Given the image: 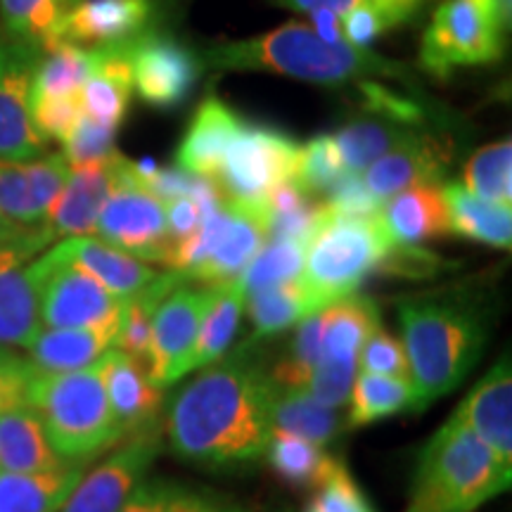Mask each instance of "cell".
<instances>
[{
  "mask_svg": "<svg viewBox=\"0 0 512 512\" xmlns=\"http://www.w3.org/2000/svg\"><path fill=\"white\" fill-rule=\"evenodd\" d=\"M93 230L98 240L150 264H162L166 247L171 245L164 202L140 185L124 157L119 162V181Z\"/></svg>",
  "mask_w": 512,
  "mask_h": 512,
  "instance_id": "30bf717a",
  "label": "cell"
},
{
  "mask_svg": "<svg viewBox=\"0 0 512 512\" xmlns=\"http://www.w3.org/2000/svg\"><path fill=\"white\" fill-rule=\"evenodd\" d=\"M62 460L50 446L41 418L31 406H17L0 413V470L5 472H46Z\"/></svg>",
  "mask_w": 512,
  "mask_h": 512,
  "instance_id": "83f0119b",
  "label": "cell"
},
{
  "mask_svg": "<svg viewBox=\"0 0 512 512\" xmlns=\"http://www.w3.org/2000/svg\"><path fill=\"white\" fill-rule=\"evenodd\" d=\"M29 406L41 418L50 446L62 460L91 463L124 441L114 422L100 361L72 373H36L29 384Z\"/></svg>",
  "mask_w": 512,
  "mask_h": 512,
  "instance_id": "5b68a950",
  "label": "cell"
},
{
  "mask_svg": "<svg viewBox=\"0 0 512 512\" xmlns=\"http://www.w3.org/2000/svg\"><path fill=\"white\" fill-rule=\"evenodd\" d=\"M275 384L245 354L219 358L171 401L166 437L178 458L195 465H240L264 456L273 430Z\"/></svg>",
  "mask_w": 512,
  "mask_h": 512,
  "instance_id": "6da1fadb",
  "label": "cell"
},
{
  "mask_svg": "<svg viewBox=\"0 0 512 512\" xmlns=\"http://www.w3.org/2000/svg\"><path fill=\"white\" fill-rule=\"evenodd\" d=\"M460 185L479 200L510 207L512 200V143L498 140L477 150L465 162Z\"/></svg>",
  "mask_w": 512,
  "mask_h": 512,
  "instance_id": "8d00e7d4",
  "label": "cell"
},
{
  "mask_svg": "<svg viewBox=\"0 0 512 512\" xmlns=\"http://www.w3.org/2000/svg\"><path fill=\"white\" fill-rule=\"evenodd\" d=\"M38 60V46L29 38H0V157L10 162L46 155V138L31 121V83Z\"/></svg>",
  "mask_w": 512,
  "mask_h": 512,
  "instance_id": "8fae6325",
  "label": "cell"
},
{
  "mask_svg": "<svg viewBox=\"0 0 512 512\" xmlns=\"http://www.w3.org/2000/svg\"><path fill=\"white\" fill-rule=\"evenodd\" d=\"M446 261L425 247L411 245H394L387 249L382 261L377 264V271L401 275V278H432L439 271H444Z\"/></svg>",
  "mask_w": 512,
  "mask_h": 512,
  "instance_id": "681fc988",
  "label": "cell"
},
{
  "mask_svg": "<svg viewBox=\"0 0 512 512\" xmlns=\"http://www.w3.org/2000/svg\"><path fill=\"white\" fill-rule=\"evenodd\" d=\"M320 316H323V356L320 361L358 366L363 342L382 325L377 304L373 299L351 294V297L339 299L320 311Z\"/></svg>",
  "mask_w": 512,
  "mask_h": 512,
  "instance_id": "f1b7e54d",
  "label": "cell"
},
{
  "mask_svg": "<svg viewBox=\"0 0 512 512\" xmlns=\"http://www.w3.org/2000/svg\"><path fill=\"white\" fill-rule=\"evenodd\" d=\"M41 3H46V0H0V15H3L5 27H8L12 36H22L29 15ZM64 3L79 5L81 0H64Z\"/></svg>",
  "mask_w": 512,
  "mask_h": 512,
  "instance_id": "11a10c76",
  "label": "cell"
},
{
  "mask_svg": "<svg viewBox=\"0 0 512 512\" xmlns=\"http://www.w3.org/2000/svg\"><path fill=\"white\" fill-rule=\"evenodd\" d=\"M344 174H349V171L344 169L342 159H339L332 136H318L304 147H299L292 181L309 197H325Z\"/></svg>",
  "mask_w": 512,
  "mask_h": 512,
  "instance_id": "60d3db41",
  "label": "cell"
},
{
  "mask_svg": "<svg viewBox=\"0 0 512 512\" xmlns=\"http://www.w3.org/2000/svg\"><path fill=\"white\" fill-rule=\"evenodd\" d=\"M100 370L114 422L124 439L155 425L162 406V392L147 377L145 363L112 347L100 358Z\"/></svg>",
  "mask_w": 512,
  "mask_h": 512,
  "instance_id": "44dd1931",
  "label": "cell"
},
{
  "mask_svg": "<svg viewBox=\"0 0 512 512\" xmlns=\"http://www.w3.org/2000/svg\"><path fill=\"white\" fill-rule=\"evenodd\" d=\"M0 211L17 228L43 226V216L38 214L34 204L24 162H10L0 157Z\"/></svg>",
  "mask_w": 512,
  "mask_h": 512,
  "instance_id": "b9f144b4",
  "label": "cell"
},
{
  "mask_svg": "<svg viewBox=\"0 0 512 512\" xmlns=\"http://www.w3.org/2000/svg\"><path fill=\"white\" fill-rule=\"evenodd\" d=\"M55 249L86 273H91L107 292H112L121 302L138 297L140 292L155 283L159 275L155 268L147 266V261H140L98 238H88V235L64 238L57 242Z\"/></svg>",
  "mask_w": 512,
  "mask_h": 512,
  "instance_id": "7402d4cb",
  "label": "cell"
},
{
  "mask_svg": "<svg viewBox=\"0 0 512 512\" xmlns=\"http://www.w3.org/2000/svg\"><path fill=\"white\" fill-rule=\"evenodd\" d=\"M339 24H342L344 41L351 43V46H356V48H368L375 38H380L384 31H387L382 27V22L377 19L375 12L370 10L366 3L347 12V15L339 19Z\"/></svg>",
  "mask_w": 512,
  "mask_h": 512,
  "instance_id": "816d5d0a",
  "label": "cell"
},
{
  "mask_svg": "<svg viewBox=\"0 0 512 512\" xmlns=\"http://www.w3.org/2000/svg\"><path fill=\"white\" fill-rule=\"evenodd\" d=\"M166 211V228H169L171 242L185 240L200 228L202 214L197 209V204L190 200V197H176V200L164 202Z\"/></svg>",
  "mask_w": 512,
  "mask_h": 512,
  "instance_id": "f5cc1de1",
  "label": "cell"
},
{
  "mask_svg": "<svg viewBox=\"0 0 512 512\" xmlns=\"http://www.w3.org/2000/svg\"><path fill=\"white\" fill-rule=\"evenodd\" d=\"M247 294L238 285V280L228 285L211 287V297L207 313H204L200 332H197L195 344L188 351V356L174 368L169 377V384L183 380L192 370L209 366L216 358L226 354L230 344H233L235 332L240 328L242 309H245Z\"/></svg>",
  "mask_w": 512,
  "mask_h": 512,
  "instance_id": "484cf974",
  "label": "cell"
},
{
  "mask_svg": "<svg viewBox=\"0 0 512 512\" xmlns=\"http://www.w3.org/2000/svg\"><path fill=\"white\" fill-rule=\"evenodd\" d=\"M347 427H366L392 415L418 411V396L411 382L394 377L358 373L351 387Z\"/></svg>",
  "mask_w": 512,
  "mask_h": 512,
  "instance_id": "d6a6232c",
  "label": "cell"
},
{
  "mask_svg": "<svg viewBox=\"0 0 512 512\" xmlns=\"http://www.w3.org/2000/svg\"><path fill=\"white\" fill-rule=\"evenodd\" d=\"M242 119L233 107L216 95L202 100L200 110L192 117L185 138L176 152V166L188 174L204 176L216 181L223 157H226L235 133L240 131Z\"/></svg>",
  "mask_w": 512,
  "mask_h": 512,
  "instance_id": "603a6c76",
  "label": "cell"
},
{
  "mask_svg": "<svg viewBox=\"0 0 512 512\" xmlns=\"http://www.w3.org/2000/svg\"><path fill=\"white\" fill-rule=\"evenodd\" d=\"M230 204V223L219 245L202 261L188 280H200L207 287L228 285L238 280L254 254L268 240V209L264 202H238L226 197Z\"/></svg>",
  "mask_w": 512,
  "mask_h": 512,
  "instance_id": "ffe728a7",
  "label": "cell"
},
{
  "mask_svg": "<svg viewBox=\"0 0 512 512\" xmlns=\"http://www.w3.org/2000/svg\"><path fill=\"white\" fill-rule=\"evenodd\" d=\"M358 373L411 382L406 351H403L399 339L382 330V325L363 342L361 354H358Z\"/></svg>",
  "mask_w": 512,
  "mask_h": 512,
  "instance_id": "f6af8a7d",
  "label": "cell"
},
{
  "mask_svg": "<svg viewBox=\"0 0 512 512\" xmlns=\"http://www.w3.org/2000/svg\"><path fill=\"white\" fill-rule=\"evenodd\" d=\"M264 456L280 479H285L292 486H306V489H311V486L318 489L337 460L328 456L323 446L313 444L309 439L294 437L290 432L275 430V427L268 434Z\"/></svg>",
  "mask_w": 512,
  "mask_h": 512,
  "instance_id": "836d02e7",
  "label": "cell"
},
{
  "mask_svg": "<svg viewBox=\"0 0 512 512\" xmlns=\"http://www.w3.org/2000/svg\"><path fill=\"white\" fill-rule=\"evenodd\" d=\"M114 136H117V128L100 124V121L83 114V119L62 143V155L67 157L69 166L102 162V159L114 155Z\"/></svg>",
  "mask_w": 512,
  "mask_h": 512,
  "instance_id": "bcb514c9",
  "label": "cell"
},
{
  "mask_svg": "<svg viewBox=\"0 0 512 512\" xmlns=\"http://www.w3.org/2000/svg\"><path fill=\"white\" fill-rule=\"evenodd\" d=\"M510 484L512 465L451 415L422 448L406 512H472Z\"/></svg>",
  "mask_w": 512,
  "mask_h": 512,
  "instance_id": "277c9868",
  "label": "cell"
},
{
  "mask_svg": "<svg viewBox=\"0 0 512 512\" xmlns=\"http://www.w3.org/2000/svg\"><path fill=\"white\" fill-rule=\"evenodd\" d=\"M366 5L375 12L382 27L389 31L418 15L425 0H366Z\"/></svg>",
  "mask_w": 512,
  "mask_h": 512,
  "instance_id": "db71d44e",
  "label": "cell"
},
{
  "mask_svg": "<svg viewBox=\"0 0 512 512\" xmlns=\"http://www.w3.org/2000/svg\"><path fill=\"white\" fill-rule=\"evenodd\" d=\"M204 67L211 72H273L318 86H344L377 79L408 81L406 67L356 48L347 41H325L311 24L287 22L247 41L219 43L204 53Z\"/></svg>",
  "mask_w": 512,
  "mask_h": 512,
  "instance_id": "7a4b0ae2",
  "label": "cell"
},
{
  "mask_svg": "<svg viewBox=\"0 0 512 512\" xmlns=\"http://www.w3.org/2000/svg\"><path fill=\"white\" fill-rule=\"evenodd\" d=\"M119 162L121 155L114 152L102 162L72 166L67 185L43 221L50 238L64 240L93 233L95 221L119 181Z\"/></svg>",
  "mask_w": 512,
  "mask_h": 512,
  "instance_id": "e0dca14e",
  "label": "cell"
},
{
  "mask_svg": "<svg viewBox=\"0 0 512 512\" xmlns=\"http://www.w3.org/2000/svg\"><path fill=\"white\" fill-rule=\"evenodd\" d=\"M31 230H36V228H17L15 223H10L3 216V211H0V245H8V242L24 238V235H29Z\"/></svg>",
  "mask_w": 512,
  "mask_h": 512,
  "instance_id": "680465c9",
  "label": "cell"
},
{
  "mask_svg": "<svg viewBox=\"0 0 512 512\" xmlns=\"http://www.w3.org/2000/svg\"><path fill=\"white\" fill-rule=\"evenodd\" d=\"M81 91L53 98H31V121L43 138H55L64 143L76 124L83 119Z\"/></svg>",
  "mask_w": 512,
  "mask_h": 512,
  "instance_id": "7bdbcfd3",
  "label": "cell"
},
{
  "mask_svg": "<svg viewBox=\"0 0 512 512\" xmlns=\"http://www.w3.org/2000/svg\"><path fill=\"white\" fill-rule=\"evenodd\" d=\"M15 358H19L17 351L0 347V363H5V361H15Z\"/></svg>",
  "mask_w": 512,
  "mask_h": 512,
  "instance_id": "91938a15",
  "label": "cell"
},
{
  "mask_svg": "<svg viewBox=\"0 0 512 512\" xmlns=\"http://www.w3.org/2000/svg\"><path fill=\"white\" fill-rule=\"evenodd\" d=\"M380 221L396 245L422 247L451 233L441 183L413 185L384 200Z\"/></svg>",
  "mask_w": 512,
  "mask_h": 512,
  "instance_id": "d4e9b609",
  "label": "cell"
},
{
  "mask_svg": "<svg viewBox=\"0 0 512 512\" xmlns=\"http://www.w3.org/2000/svg\"><path fill=\"white\" fill-rule=\"evenodd\" d=\"M283 8H290L294 12H316V10H328L332 15L342 19L347 12H351L358 5H363L366 0H275Z\"/></svg>",
  "mask_w": 512,
  "mask_h": 512,
  "instance_id": "9f6ffc18",
  "label": "cell"
},
{
  "mask_svg": "<svg viewBox=\"0 0 512 512\" xmlns=\"http://www.w3.org/2000/svg\"><path fill=\"white\" fill-rule=\"evenodd\" d=\"M451 152L446 138L418 128L413 136L401 140L394 150L370 164L363 174V183L380 202L413 185L441 183L451 164Z\"/></svg>",
  "mask_w": 512,
  "mask_h": 512,
  "instance_id": "2e32d148",
  "label": "cell"
},
{
  "mask_svg": "<svg viewBox=\"0 0 512 512\" xmlns=\"http://www.w3.org/2000/svg\"><path fill=\"white\" fill-rule=\"evenodd\" d=\"M53 238L46 228L0 245V347L29 349L43 330L31 261Z\"/></svg>",
  "mask_w": 512,
  "mask_h": 512,
  "instance_id": "5bb4252c",
  "label": "cell"
},
{
  "mask_svg": "<svg viewBox=\"0 0 512 512\" xmlns=\"http://www.w3.org/2000/svg\"><path fill=\"white\" fill-rule=\"evenodd\" d=\"M448 209L451 233L496 249H510L512 209L479 200L460 183L441 185Z\"/></svg>",
  "mask_w": 512,
  "mask_h": 512,
  "instance_id": "f546056e",
  "label": "cell"
},
{
  "mask_svg": "<svg viewBox=\"0 0 512 512\" xmlns=\"http://www.w3.org/2000/svg\"><path fill=\"white\" fill-rule=\"evenodd\" d=\"M306 512H373V508H370L366 494L358 489L354 477L349 475L347 465L342 460H335Z\"/></svg>",
  "mask_w": 512,
  "mask_h": 512,
  "instance_id": "ee69618b",
  "label": "cell"
},
{
  "mask_svg": "<svg viewBox=\"0 0 512 512\" xmlns=\"http://www.w3.org/2000/svg\"><path fill=\"white\" fill-rule=\"evenodd\" d=\"M119 512H245L238 503L228 501L214 491L195 489V486L169 482V479H150L140 482L131 498Z\"/></svg>",
  "mask_w": 512,
  "mask_h": 512,
  "instance_id": "d590c367",
  "label": "cell"
},
{
  "mask_svg": "<svg viewBox=\"0 0 512 512\" xmlns=\"http://www.w3.org/2000/svg\"><path fill=\"white\" fill-rule=\"evenodd\" d=\"M453 418L482 439L505 465H512V366L508 354L467 394Z\"/></svg>",
  "mask_w": 512,
  "mask_h": 512,
  "instance_id": "d6986e66",
  "label": "cell"
},
{
  "mask_svg": "<svg viewBox=\"0 0 512 512\" xmlns=\"http://www.w3.org/2000/svg\"><path fill=\"white\" fill-rule=\"evenodd\" d=\"M392 245L380 214L354 219L335 216L323 207L318 226L306 242L304 271L299 280L313 294L320 309H328L339 299L351 297Z\"/></svg>",
  "mask_w": 512,
  "mask_h": 512,
  "instance_id": "8992f818",
  "label": "cell"
},
{
  "mask_svg": "<svg viewBox=\"0 0 512 512\" xmlns=\"http://www.w3.org/2000/svg\"><path fill=\"white\" fill-rule=\"evenodd\" d=\"M93 72V50L74 43H55L48 55L38 60L31 98H53L81 91Z\"/></svg>",
  "mask_w": 512,
  "mask_h": 512,
  "instance_id": "74e56055",
  "label": "cell"
},
{
  "mask_svg": "<svg viewBox=\"0 0 512 512\" xmlns=\"http://www.w3.org/2000/svg\"><path fill=\"white\" fill-rule=\"evenodd\" d=\"M482 8L494 17V22L503 31L510 29V12H512V0H479Z\"/></svg>",
  "mask_w": 512,
  "mask_h": 512,
  "instance_id": "6f0895ef",
  "label": "cell"
},
{
  "mask_svg": "<svg viewBox=\"0 0 512 512\" xmlns=\"http://www.w3.org/2000/svg\"><path fill=\"white\" fill-rule=\"evenodd\" d=\"M399 328L418 411L458 389L486 347L482 309L456 294L403 299Z\"/></svg>",
  "mask_w": 512,
  "mask_h": 512,
  "instance_id": "3957f363",
  "label": "cell"
},
{
  "mask_svg": "<svg viewBox=\"0 0 512 512\" xmlns=\"http://www.w3.org/2000/svg\"><path fill=\"white\" fill-rule=\"evenodd\" d=\"M503 34L479 0H444L422 36L420 64L437 79L460 67L491 64L503 55Z\"/></svg>",
  "mask_w": 512,
  "mask_h": 512,
  "instance_id": "52a82bcc",
  "label": "cell"
},
{
  "mask_svg": "<svg viewBox=\"0 0 512 512\" xmlns=\"http://www.w3.org/2000/svg\"><path fill=\"white\" fill-rule=\"evenodd\" d=\"M211 287H192L183 280L174 287L152 313L150 354H147V377L155 387L169 384L178 363L188 356L207 313Z\"/></svg>",
  "mask_w": 512,
  "mask_h": 512,
  "instance_id": "9a60e30c",
  "label": "cell"
},
{
  "mask_svg": "<svg viewBox=\"0 0 512 512\" xmlns=\"http://www.w3.org/2000/svg\"><path fill=\"white\" fill-rule=\"evenodd\" d=\"M155 17V0H81L64 19L55 43L98 48L136 41L150 31Z\"/></svg>",
  "mask_w": 512,
  "mask_h": 512,
  "instance_id": "ac0fdd59",
  "label": "cell"
},
{
  "mask_svg": "<svg viewBox=\"0 0 512 512\" xmlns=\"http://www.w3.org/2000/svg\"><path fill=\"white\" fill-rule=\"evenodd\" d=\"M306 242L290 238H268L264 247L254 254L245 271L238 278V285L245 294H252L264 287L302 278Z\"/></svg>",
  "mask_w": 512,
  "mask_h": 512,
  "instance_id": "f35d334b",
  "label": "cell"
},
{
  "mask_svg": "<svg viewBox=\"0 0 512 512\" xmlns=\"http://www.w3.org/2000/svg\"><path fill=\"white\" fill-rule=\"evenodd\" d=\"M131 72L140 100L155 110H174L195 91L204 62L178 38L147 31L131 43Z\"/></svg>",
  "mask_w": 512,
  "mask_h": 512,
  "instance_id": "4fadbf2b",
  "label": "cell"
},
{
  "mask_svg": "<svg viewBox=\"0 0 512 512\" xmlns=\"http://www.w3.org/2000/svg\"><path fill=\"white\" fill-rule=\"evenodd\" d=\"M271 422L275 430L309 439L318 446L330 444L344 427L337 408L313 401L306 392H285L278 387L271 401Z\"/></svg>",
  "mask_w": 512,
  "mask_h": 512,
  "instance_id": "e575fe53",
  "label": "cell"
},
{
  "mask_svg": "<svg viewBox=\"0 0 512 512\" xmlns=\"http://www.w3.org/2000/svg\"><path fill=\"white\" fill-rule=\"evenodd\" d=\"M418 128L422 126H406L387 117L368 114V117L356 119L339 128L332 136V143L337 147L344 169L361 174L370 164L387 155L389 150H394L401 140L413 136Z\"/></svg>",
  "mask_w": 512,
  "mask_h": 512,
  "instance_id": "4dcf8cb0",
  "label": "cell"
},
{
  "mask_svg": "<svg viewBox=\"0 0 512 512\" xmlns=\"http://www.w3.org/2000/svg\"><path fill=\"white\" fill-rule=\"evenodd\" d=\"M323 356V316L313 313L299 323L290 356L273 368V384L285 392H304Z\"/></svg>",
  "mask_w": 512,
  "mask_h": 512,
  "instance_id": "ab89813d",
  "label": "cell"
},
{
  "mask_svg": "<svg viewBox=\"0 0 512 512\" xmlns=\"http://www.w3.org/2000/svg\"><path fill=\"white\" fill-rule=\"evenodd\" d=\"M159 448L162 432L157 422L126 437L112 456H107L91 472H83L79 484L57 512H119L140 482H145V475L159 456Z\"/></svg>",
  "mask_w": 512,
  "mask_h": 512,
  "instance_id": "7c38bea8",
  "label": "cell"
},
{
  "mask_svg": "<svg viewBox=\"0 0 512 512\" xmlns=\"http://www.w3.org/2000/svg\"><path fill=\"white\" fill-rule=\"evenodd\" d=\"M297 155L299 145L285 131L242 121L223 157L216 183L230 200L264 202L275 185L292 181Z\"/></svg>",
  "mask_w": 512,
  "mask_h": 512,
  "instance_id": "9c48e42d",
  "label": "cell"
},
{
  "mask_svg": "<svg viewBox=\"0 0 512 512\" xmlns=\"http://www.w3.org/2000/svg\"><path fill=\"white\" fill-rule=\"evenodd\" d=\"M27 166V176L31 183V195H34V204L38 214L46 221L50 207H53L57 197L64 185H67V178L72 174V166H69L67 157L62 152H53V155H41L31 162H24Z\"/></svg>",
  "mask_w": 512,
  "mask_h": 512,
  "instance_id": "7dc6e473",
  "label": "cell"
},
{
  "mask_svg": "<svg viewBox=\"0 0 512 512\" xmlns=\"http://www.w3.org/2000/svg\"><path fill=\"white\" fill-rule=\"evenodd\" d=\"M245 306L254 325V339L278 335L313 313L323 311L299 278L247 294Z\"/></svg>",
  "mask_w": 512,
  "mask_h": 512,
  "instance_id": "1f68e13d",
  "label": "cell"
},
{
  "mask_svg": "<svg viewBox=\"0 0 512 512\" xmlns=\"http://www.w3.org/2000/svg\"><path fill=\"white\" fill-rule=\"evenodd\" d=\"M323 207L335 216H354V219H368L380 214L382 202L366 188L361 174H344L332 185V190L323 197Z\"/></svg>",
  "mask_w": 512,
  "mask_h": 512,
  "instance_id": "c3c4849f",
  "label": "cell"
},
{
  "mask_svg": "<svg viewBox=\"0 0 512 512\" xmlns=\"http://www.w3.org/2000/svg\"><path fill=\"white\" fill-rule=\"evenodd\" d=\"M31 275L38 292V316L48 330L88 328L124 313L126 302L107 292L91 273L55 247L31 261Z\"/></svg>",
  "mask_w": 512,
  "mask_h": 512,
  "instance_id": "ba28073f",
  "label": "cell"
},
{
  "mask_svg": "<svg viewBox=\"0 0 512 512\" xmlns=\"http://www.w3.org/2000/svg\"><path fill=\"white\" fill-rule=\"evenodd\" d=\"M34 368L27 358L0 363V413L12 411L17 406H29V384Z\"/></svg>",
  "mask_w": 512,
  "mask_h": 512,
  "instance_id": "f907efd6",
  "label": "cell"
},
{
  "mask_svg": "<svg viewBox=\"0 0 512 512\" xmlns=\"http://www.w3.org/2000/svg\"><path fill=\"white\" fill-rule=\"evenodd\" d=\"M121 318L107 320L88 328L41 330L29 351V366L36 373H72V370L91 368L114 347Z\"/></svg>",
  "mask_w": 512,
  "mask_h": 512,
  "instance_id": "cb8c5ba5",
  "label": "cell"
},
{
  "mask_svg": "<svg viewBox=\"0 0 512 512\" xmlns=\"http://www.w3.org/2000/svg\"><path fill=\"white\" fill-rule=\"evenodd\" d=\"M86 467L83 460H67L46 472L0 470V512H57Z\"/></svg>",
  "mask_w": 512,
  "mask_h": 512,
  "instance_id": "4316f807",
  "label": "cell"
}]
</instances>
